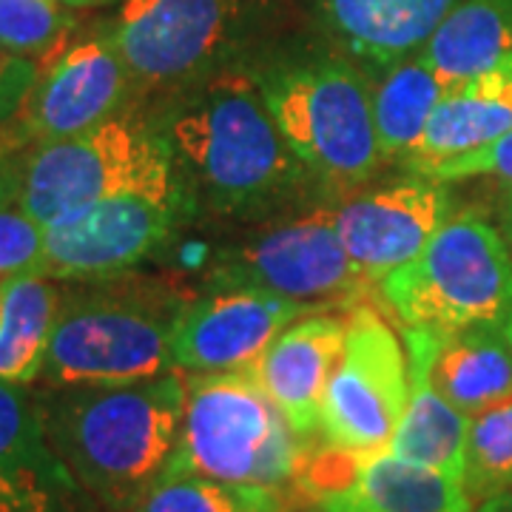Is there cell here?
<instances>
[{"label": "cell", "instance_id": "cell-18", "mask_svg": "<svg viewBox=\"0 0 512 512\" xmlns=\"http://www.w3.org/2000/svg\"><path fill=\"white\" fill-rule=\"evenodd\" d=\"M476 501L458 478L393 456H359L339 493L319 501L322 512H473Z\"/></svg>", "mask_w": 512, "mask_h": 512}, {"label": "cell", "instance_id": "cell-32", "mask_svg": "<svg viewBox=\"0 0 512 512\" xmlns=\"http://www.w3.org/2000/svg\"><path fill=\"white\" fill-rule=\"evenodd\" d=\"M476 512H512V487L507 493L495 495L490 501H484Z\"/></svg>", "mask_w": 512, "mask_h": 512}, {"label": "cell", "instance_id": "cell-36", "mask_svg": "<svg viewBox=\"0 0 512 512\" xmlns=\"http://www.w3.org/2000/svg\"><path fill=\"white\" fill-rule=\"evenodd\" d=\"M319 512H322V510H319Z\"/></svg>", "mask_w": 512, "mask_h": 512}, {"label": "cell", "instance_id": "cell-16", "mask_svg": "<svg viewBox=\"0 0 512 512\" xmlns=\"http://www.w3.org/2000/svg\"><path fill=\"white\" fill-rule=\"evenodd\" d=\"M74 484L40 404L23 384L0 382V512H57Z\"/></svg>", "mask_w": 512, "mask_h": 512}, {"label": "cell", "instance_id": "cell-15", "mask_svg": "<svg viewBox=\"0 0 512 512\" xmlns=\"http://www.w3.org/2000/svg\"><path fill=\"white\" fill-rule=\"evenodd\" d=\"M348 342V319L305 313L282 330L251 370L299 436L322 430V402Z\"/></svg>", "mask_w": 512, "mask_h": 512}, {"label": "cell", "instance_id": "cell-12", "mask_svg": "<svg viewBox=\"0 0 512 512\" xmlns=\"http://www.w3.org/2000/svg\"><path fill=\"white\" fill-rule=\"evenodd\" d=\"M231 0H126L111 43L134 83L168 86L200 74L231 40Z\"/></svg>", "mask_w": 512, "mask_h": 512}, {"label": "cell", "instance_id": "cell-11", "mask_svg": "<svg viewBox=\"0 0 512 512\" xmlns=\"http://www.w3.org/2000/svg\"><path fill=\"white\" fill-rule=\"evenodd\" d=\"M128 83L131 74L111 40L66 46L40 66L35 89L3 134L15 146L32 143L35 148L83 134L117 114Z\"/></svg>", "mask_w": 512, "mask_h": 512}, {"label": "cell", "instance_id": "cell-35", "mask_svg": "<svg viewBox=\"0 0 512 512\" xmlns=\"http://www.w3.org/2000/svg\"><path fill=\"white\" fill-rule=\"evenodd\" d=\"M504 333L510 336V342H512V308L510 313H507V319H504Z\"/></svg>", "mask_w": 512, "mask_h": 512}, {"label": "cell", "instance_id": "cell-1", "mask_svg": "<svg viewBox=\"0 0 512 512\" xmlns=\"http://www.w3.org/2000/svg\"><path fill=\"white\" fill-rule=\"evenodd\" d=\"M40 404L49 441L74 481L111 510L137 507L177 453L185 410L180 370L111 387H60Z\"/></svg>", "mask_w": 512, "mask_h": 512}, {"label": "cell", "instance_id": "cell-31", "mask_svg": "<svg viewBox=\"0 0 512 512\" xmlns=\"http://www.w3.org/2000/svg\"><path fill=\"white\" fill-rule=\"evenodd\" d=\"M20 188H23V163L12 154L0 151V208L18 205Z\"/></svg>", "mask_w": 512, "mask_h": 512}, {"label": "cell", "instance_id": "cell-9", "mask_svg": "<svg viewBox=\"0 0 512 512\" xmlns=\"http://www.w3.org/2000/svg\"><path fill=\"white\" fill-rule=\"evenodd\" d=\"M410 396L407 350L370 305L348 316V342L322 402V433L348 453H382L402 424Z\"/></svg>", "mask_w": 512, "mask_h": 512}, {"label": "cell", "instance_id": "cell-28", "mask_svg": "<svg viewBox=\"0 0 512 512\" xmlns=\"http://www.w3.org/2000/svg\"><path fill=\"white\" fill-rule=\"evenodd\" d=\"M46 245V225L29 217L20 205L0 208V279L37 274Z\"/></svg>", "mask_w": 512, "mask_h": 512}, {"label": "cell", "instance_id": "cell-3", "mask_svg": "<svg viewBox=\"0 0 512 512\" xmlns=\"http://www.w3.org/2000/svg\"><path fill=\"white\" fill-rule=\"evenodd\" d=\"M183 296L154 282H111L60 302L43 379L55 387H111L174 373V328Z\"/></svg>", "mask_w": 512, "mask_h": 512}, {"label": "cell", "instance_id": "cell-29", "mask_svg": "<svg viewBox=\"0 0 512 512\" xmlns=\"http://www.w3.org/2000/svg\"><path fill=\"white\" fill-rule=\"evenodd\" d=\"M413 171L421 177L436 180V183H456V180H470V177H498L512 185V128L498 140H493L490 146L441 160V163L413 165Z\"/></svg>", "mask_w": 512, "mask_h": 512}, {"label": "cell", "instance_id": "cell-23", "mask_svg": "<svg viewBox=\"0 0 512 512\" xmlns=\"http://www.w3.org/2000/svg\"><path fill=\"white\" fill-rule=\"evenodd\" d=\"M60 302L49 276L0 279V382L26 384L43 373Z\"/></svg>", "mask_w": 512, "mask_h": 512}, {"label": "cell", "instance_id": "cell-30", "mask_svg": "<svg viewBox=\"0 0 512 512\" xmlns=\"http://www.w3.org/2000/svg\"><path fill=\"white\" fill-rule=\"evenodd\" d=\"M40 77V63L32 57L0 49V134L15 120Z\"/></svg>", "mask_w": 512, "mask_h": 512}, {"label": "cell", "instance_id": "cell-2", "mask_svg": "<svg viewBox=\"0 0 512 512\" xmlns=\"http://www.w3.org/2000/svg\"><path fill=\"white\" fill-rule=\"evenodd\" d=\"M174 163L188 168L214 205L239 211L276 200L305 163L288 146L262 86L228 74L194 94L168 126Z\"/></svg>", "mask_w": 512, "mask_h": 512}, {"label": "cell", "instance_id": "cell-20", "mask_svg": "<svg viewBox=\"0 0 512 512\" xmlns=\"http://www.w3.org/2000/svg\"><path fill=\"white\" fill-rule=\"evenodd\" d=\"M430 382L470 419L512 399V342L504 325H473L436 336Z\"/></svg>", "mask_w": 512, "mask_h": 512}, {"label": "cell", "instance_id": "cell-21", "mask_svg": "<svg viewBox=\"0 0 512 512\" xmlns=\"http://www.w3.org/2000/svg\"><path fill=\"white\" fill-rule=\"evenodd\" d=\"M453 6L456 0H325V15L353 55L387 69L421 52Z\"/></svg>", "mask_w": 512, "mask_h": 512}, {"label": "cell", "instance_id": "cell-25", "mask_svg": "<svg viewBox=\"0 0 512 512\" xmlns=\"http://www.w3.org/2000/svg\"><path fill=\"white\" fill-rule=\"evenodd\" d=\"M134 512H279V493L205 476H165Z\"/></svg>", "mask_w": 512, "mask_h": 512}, {"label": "cell", "instance_id": "cell-17", "mask_svg": "<svg viewBox=\"0 0 512 512\" xmlns=\"http://www.w3.org/2000/svg\"><path fill=\"white\" fill-rule=\"evenodd\" d=\"M404 342L410 367V396L402 424L387 450L393 456L433 467L461 481L473 419L447 402L430 382V356L436 345V333L404 330Z\"/></svg>", "mask_w": 512, "mask_h": 512}, {"label": "cell", "instance_id": "cell-13", "mask_svg": "<svg viewBox=\"0 0 512 512\" xmlns=\"http://www.w3.org/2000/svg\"><path fill=\"white\" fill-rule=\"evenodd\" d=\"M302 305L259 291H214L185 302L171 350L191 376L254 370L276 336L305 316Z\"/></svg>", "mask_w": 512, "mask_h": 512}, {"label": "cell", "instance_id": "cell-6", "mask_svg": "<svg viewBox=\"0 0 512 512\" xmlns=\"http://www.w3.org/2000/svg\"><path fill=\"white\" fill-rule=\"evenodd\" d=\"M168 137L131 117L35 148L23 163L18 205L40 225L72 217L94 202L128 191L177 194Z\"/></svg>", "mask_w": 512, "mask_h": 512}, {"label": "cell", "instance_id": "cell-5", "mask_svg": "<svg viewBox=\"0 0 512 512\" xmlns=\"http://www.w3.org/2000/svg\"><path fill=\"white\" fill-rule=\"evenodd\" d=\"M402 330L447 336L473 325H504L512 308L507 239L476 211H458L399 271L379 282Z\"/></svg>", "mask_w": 512, "mask_h": 512}, {"label": "cell", "instance_id": "cell-4", "mask_svg": "<svg viewBox=\"0 0 512 512\" xmlns=\"http://www.w3.org/2000/svg\"><path fill=\"white\" fill-rule=\"evenodd\" d=\"M302 461V436L251 370L185 379L183 430L165 476H205L279 493L296 481Z\"/></svg>", "mask_w": 512, "mask_h": 512}, {"label": "cell", "instance_id": "cell-33", "mask_svg": "<svg viewBox=\"0 0 512 512\" xmlns=\"http://www.w3.org/2000/svg\"><path fill=\"white\" fill-rule=\"evenodd\" d=\"M504 225H507V237L512 242V188H510V197H507V214H504Z\"/></svg>", "mask_w": 512, "mask_h": 512}, {"label": "cell", "instance_id": "cell-10", "mask_svg": "<svg viewBox=\"0 0 512 512\" xmlns=\"http://www.w3.org/2000/svg\"><path fill=\"white\" fill-rule=\"evenodd\" d=\"M177 220V194L128 191L46 225L37 274L103 279L120 274L163 245Z\"/></svg>", "mask_w": 512, "mask_h": 512}, {"label": "cell", "instance_id": "cell-34", "mask_svg": "<svg viewBox=\"0 0 512 512\" xmlns=\"http://www.w3.org/2000/svg\"><path fill=\"white\" fill-rule=\"evenodd\" d=\"M60 3H66V6H74V9H80V6H92V3H100V0H60Z\"/></svg>", "mask_w": 512, "mask_h": 512}, {"label": "cell", "instance_id": "cell-22", "mask_svg": "<svg viewBox=\"0 0 512 512\" xmlns=\"http://www.w3.org/2000/svg\"><path fill=\"white\" fill-rule=\"evenodd\" d=\"M447 89L490 72L512 55V0H464L419 52Z\"/></svg>", "mask_w": 512, "mask_h": 512}, {"label": "cell", "instance_id": "cell-19", "mask_svg": "<svg viewBox=\"0 0 512 512\" xmlns=\"http://www.w3.org/2000/svg\"><path fill=\"white\" fill-rule=\"evenodd\" d=\"M512 128V55L490 72L447 89L424 131L413 165L441 163L490 146Z\"/></svg>", "mask_w": 512, "mask_h": 512}, {"label": "cell", "instance_id": "cell-27", "mask_svg": "<svg viewBox=\"0 0 512 512\" xmlns=\"http://www.w3.org/2000/svg\"><path fill=\"white\" fill-rule=\"evenodd\" d=\"M69 26L60 0H0V49L40 66L66 49Z\"/></svg>", "mask_w": 512, "mask_h": 512}, {"label": "cell", "instance_id": "cell-26", "mask_svg": "<svg viewBox=\"0 0 512 512\" xmlns=\"http://www.w3.org/2000/svg\"><path fill=\"white\" fill-rule=\"evenodd\" d=\"M461 484L478 504L512 487V399L473 416Z\"/></svg>", "mask_w": 512, "mask_h": 512}, {"label": "cell", "instance_id": "cell-8", "mask_svg": "<svg viewBox=\"0 0 512 512\" xmlns=\"http://www.w3.org/2000/svg\"><path fill=\"white\" fill-rule=\"evenodd\" d=\"M217 291L282 296L305 311L325 313L350 302L370 282L345 251L330 214L282 222L220 256Z\"/></svg>", "mask_w": 512, "mask_h": 512}, {"label": "cell", "instance_id": "cell-24", "mask_svg": "<svg viewBox=\"0 0 512 512\" xmlns=\"http://www.w3.org/2000/svg\"><path fill=\"white\" fill-rule=\"evenodd\" d=\"M373 120L384 160H413L447 86L421 55L387 66L373 89Z\"/></svg>", "mask_w": 512, "mask_h": 512}, {"label": "cell", "instance_id": "cell-14", "mask_svg": "<svg viewBox=\"0 0 512 512\" xmlns=\"http://www.w3.org/2000/svg\"><path fill=\"white\" fill-rule=\"evenodd\" d=\"M336 234L356 268L370 279L399 271L450 217V194L430 177L384 185L330 211Z\"/></svg>", "mask_w": 512, "mask_h": 512}, {"label": "cell", "instance_id": "cell-7", "mask_svg": "<svg viewBox=\"0 0 512 512\" xmlns=\"http://www.w3.org/2000/svg\"><path fill=\"white\" fill-rule=\"evenodd\" d=\"M276 126L308 168L336 183H362L384 154L373 120V94L342 60L288 66L259 80Z\"/></svg>", "mask_w": 512, "mask_h": 512}]
</instances>
